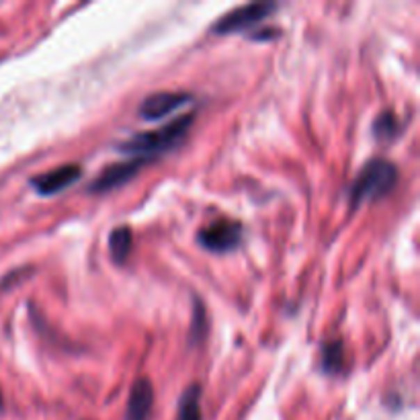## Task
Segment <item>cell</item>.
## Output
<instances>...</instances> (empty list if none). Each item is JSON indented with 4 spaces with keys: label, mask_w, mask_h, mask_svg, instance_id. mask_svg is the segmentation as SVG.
<instances>
[{
    "label": "cell",
    "mask_w": 420,
    "mask_h": 420,
    "mask_svg": "<svg viewBox=\"0 0 420 420\" xmlns=\"http://www.w3.org/2000/svg\"><path fill=\"white\" fill-rule=\"evenodd\" d=\"M193 115H183L177 117L175 121H170L168 125L146 131V134H136L129 140L119 144V152L131 154L136 158H144L148 162H152L156 156L168 152L172 148H177L189 134L193 125Z\"/></svg>",
    "instance_id": "cell-1"
},
{
    "label": "cell",
    "mask_w": 420,
    "mask_h": 420,
    "mask_svg": "<svg viewBox=\"0 0 420 420\" xmlns=\"http://www.w3.org/2000/svg\"><path fill=\"white\" fill-rule=\"evenodd\" d=\"M398 179H400V172H398L396 164H391L389 160H385V158L369 160L361 168L357 179L353 181V187L348 191L350 205L359 207L361 203L378 201L385 195H389L398 185Z\"/></svg>",
    "instance_id": "cell-2"
},
{
    "label": "cell",
    "mask_w": 420,
    "mask_h": 420,
    "mask_svg": "<svg viewBox=\"0 0 420 420\" xmlns=\"http://www.w3.org/2000/svg\"><path fill=\"white\" fill-rule=\"evenodd\" d=\"M277 10L275 2H250L244 6H238L234 10H229L228 15H224L216 25H213V33L216 35H232V33H240L246 31L255 25H259L261 21H265L270 13Z\"/></svg>",
    "instance_id": "cell-3"
},
{
    "label": "cell",
    "mask_w": 420,
    "mask_h": 420,
    "mask_svg": "<svg viewBox=\"0 0 420 420\" xmlns=\"http://www.w3.org/2000/svg\"><path fill=\"white\" fill-rule=\"evenodd\" d=\"M197 242L216 255H224V252H232L240 246L242 242V224L236 220H228V218H220L216 222H211L209 226L199 229L197 234Z\"/></svg>",
    "instance_id": "cell-4"
},
{
    "label": "cell",
    "mask_w": 420,
    "mask_h": 420,
    "mask_svg": "<svg viewBox=\"0 0 420 420\" xmlns=\"http://www.w3.org/2000/svg\"><path fill=\"white\" fill-rule=\"evenodd\" d=\"M146 164H148V160H144V158H134V160H129V162H117L113 166H107V168L92 181V185L88 187V191L101 195V193L113 191L117 187H123V185L129 183Z\"/></svg>",
    "instance_id": "cell-5"
},
{
    "label": "cell",
    "mask_w": 420,
    "mask_h": 420,
    "mask_svg": "<svg viewBox=\"0 0 420 420\" xmlns=\"http://www.w3.org/2000/svg\"><path fill=\"white\" fill-rule=\"evenodd\" d=\"M193 101V97L189 92H154L150 97H146L138 109V113L142 119L146 121H158L166 115L175 113L179 109H183L185 105H189Z\"/></svg>",
    "instance_id": "cell-6"
},
{
    "label": "cell",
    "mask_w": 420,
    "mask_h": 420,
    "mask_svg": "<svg viewBox=\"0 0 420 420\" xmlns=\"http://www.w3.org/2000/svg\"><path fill=\"white\" fill-rule=\"evenodd\" d=\"M80 177H82V168L78 164H64V166L51 168L43 175L33 177L31 187L43 197H51L56 193L68 189L70 185H74Z\"/></svg>",
    "instance_id": "cell-7"
},
{
    "label": "cell",
    "mask_w": 420,
    "mask_h": 420,
    "mask_svg": "<svg viewBox=\"0 0 420 420\" xmlns=\"http://www.w3.org/2000/svg\"><path fill=\"white\" fill-rule=\"evenodd\" d=\"M154 387L148 378H140L134 383L127 400L125 420H148L152 414Z\"/></svg>",
    "instance_id": "cell-8"
},
{
    "label": "cell",
    "mask_w": 420,
    "mask_h": 420,
    "mask_svg": "<svg viewBox=\"0 0 420 420\" xmlns=\"http://www.w3.org/2000/svg\"><path fill=\"white\" fill-rule=\"evenodd\" d=\"M131 246H134V234L131 228L127 226H119L111 232L109 236V252H111V259L117 265H123L131 252Z\"/></svg>",
    "instance_id": "cell-9"
},
{
    "label": "cell",
    "mask_w": 420,
    "mask_h": 420,
    "mask_svg": "<svg viewBox=\"0 0 420 420\" xmlns=\"http://www.w3.org/2000/svg\"><path fill=\"white\" fill-rule=\"evenodd\" d=\"M322 369L328 375H339L344 369V346L341 339L324 343V346H322Z\"/></svg>",
    "instance_id": "cell-10"
},
{
    "label": "cell",
    "mask_w": 420,
    "mask_h": 420,
    "mask_svg": "<svg viewBox=\"0 0 420 420\" xmlns=\"http://www.w3.org/2000/svg\"><path fill=\"white\" fill-rule=\"evenodd\" d=\"M201 387L197 383L189 385L179 404L177 420H201Z\"/></svg>",
    "instance_id": "cell-11"
},
{
    "label": "cell",
    "mask_w": 420,
    "mask_h": 420,
    "mask_svg": "<svg viewBox=\"0 0 420 420\" xmlns=\"http://www.w3.org/2000/svg\"><path fill=\"white\" fill-rule=\"evenodd\" d=\"M207 337V314L199 298H193V320L189 330V343L201 344Z\"/></svg>",
    "instance_id": "cell-12"
},
{
    "label": "cell",
    "mask_w": 420,
    "mask_h": 420,
    "mask_svg": "<svg viewBox=\"0 0 420 420\" xmlns=\"http://www.w3.org/2000/svg\"><path fill=\"white\" fill-rule=\"evenodd\" d=\"M398 129H400V123L394 117V113H382L373 123V134L380 140H391L398 134Z\"/></svg>",
    "instance_id": "cell-13"
}]
</instances>
